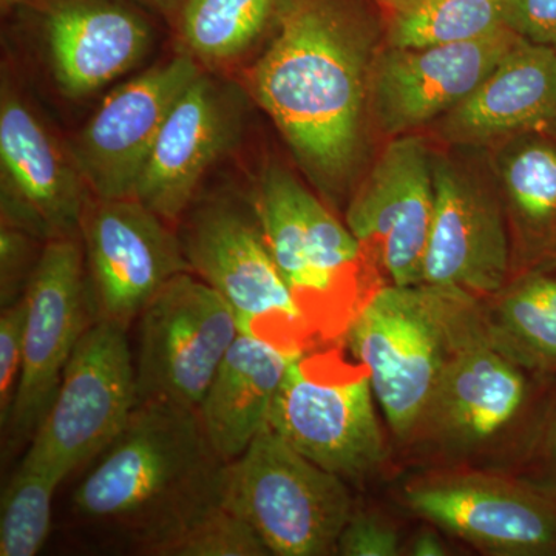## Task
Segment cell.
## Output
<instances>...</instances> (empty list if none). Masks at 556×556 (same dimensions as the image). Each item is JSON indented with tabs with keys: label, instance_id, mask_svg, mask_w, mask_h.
<instances>
[{
	"label": "cell",
	"instance_id": "6da1fadb",
	"mask_svg": "<svg viewBox=\"0 0 556 556\" xmlns=\"http://www.w3.org/2000/svg\"><path fill=\"white\" fill-rule=\"evenodd\" d=\"M274 24L249 89L314 181L338 190L361 142L367 43L339 0H280Z\"/></svg>",
	"mask_w": 556,
	"mask_h": 556
},
{
	"label": "cell",
	"instance_id": "7a4b0ae2",
	"mask_svg": "<svg viewBox=\"0 0 556 556\" xmlns=\"http://www.w3.org/2000/svg\"><path fill=\"white\" fill-rule=\"evenodd\" d=\"M226 463L197 409L142 402L73 493L80 518L129 533L156 555L201 515L222 504Z\"/></svg>",
	"mask_w": 556,
	"mask_h": 556
},
{
	"label": "cell",
	"instance_id": "3957f363",
	"mask_svg": "<svg viewBox=\"0 0 556 556\" xmlns=\"http://www.w3.org/2000/svg\"><path fill=\"white\" fill-rule=\"evenodd\" d=\"M555 378L500 350L486 334L477 300L402 447L431 468L511 473L535 434Z\"/></svg>",
	"mask_w": 556,
	"mask_h": 556
},
{
	"label": "cell",
	"instance_id": "277c9868",
	"mask_svg": "<svg viewBox=\"0 0 556 556\" xmlns=\"http://www.w3.org/2000/svg\"><path fill=\"white\" fill-rule=\"evenodd\" d=\"M478 299L420 283L372 291L343 329L380 413L402 445L419 422L453 343Z\"/></svg>",
	"mask_w": 556,
	"mask_h": 556
},
{
	"label": "cell",
	"instance_id": "5b68a950",
	"mask_svg": "<svg viewBox=\"0 0 556 556\" xmlns=\"http://www.w3.org/2000/svg\"><path fill=\"white\" fill-rule=\"evenodd\" d=\"M222 504L276 556L336 555L354 511L345 479L303 456L269 426L226 464Z\"/></svg>",
	"mask_w": 556,
	"mask_h": 556
},
{
	"label": "cell",
	"instance_id": "8992f818",
	"mask_svg": "<svg viewBox=\"0 0 556 556\" xmlns=\"http://www.w3.org/2000/svg\"><path fill=\"white\" fill-rule=\"evenodd\" d=\"M252 208L278 269L318 334L343 331L361 306L346 281L364 251L346 223L277 166L260 177Z\"/></svg>",
	"mask_w": 556,
	"mask_h": 556
},
{
	"label": "cell",
	"instance_id": "52a82bcc",
	"mask_svg": "<svg viewBox=\"0 0 556 556\" xmlns=\"http://www.w3.org/2000/svg\"><path fill=\"white\" fill-rule=\"evenodd\" d=\"M268 426L303 456L345 481H365L388 460L379 404L361 365L308 351L291 365Z\"/></svg>",
	"mask_w": 556,
	"mask_h": 556
},
{
	"label": "cell",
	"instance_id": "ba28073f",
	"mask_svg": "<svg viewBox=\"0 0 556 556\" xmlns=\"http://www.w3.org/2000/svg\"><path fill=\"white\" fill-rule=\"evenodd\" d=\"M190 270L233 311L240 332L308 350L318 332L270 254L254 208L212 201L179 237Z\"/></svg>",
	"mask_w": 556,
	"mask_h": 556
},
{
	"label": "cell",
	"instance_id": "9c48e42d",
	"mask_svg": "<svg viewBox=\"0 0 556 556\" xmlns=\"http://www.w3.org/2000/svg\"><path fill=\"white\" fill-rule=\"evenodd\" d=\"M137 405V369L127 327L94 318L73 351L56 396L22 459L64 481L112 444Z\"/></svg>",
	"mask_w": 556,
	"mask_h": 556
},
{
	"label": "cell",
	"instance_id": "30bf717a",
	"mask_svg": "<svg viewBox=\"0 0 556 556\" xmlns=\"http://www.w3.org/2000/svg\"><path fill=\"white\" fill-rule=\"evenodd\" d=\"M239 334L233 311L206 281L172 278L138 317V404L199 409Z\"/></svg>",
	"mask_w": 556,
	"mask_h": 556
},
{
	"label": "cell",
	"instance_id": "8fae6325",
	"mask_svg": "<svg viewBox=\"0 0 556 556\" xmlns=\"http://www.w3.org/2000/svg\"><path fill=\"white\" fill-rule=\"evenodd\" d=\"M405 506L493 556H556V501L504 471L431 468L402 489Z\"/></svg>",
	"mask_w": 556,
	"mask_h": 556
},
{
	"label": "cell",
	"instance_id": "7c38bea8",
	"mask_svg": "<svg viewBox=\"0 0 556 556\" xmlns=\"http://www.w3.org/2000/svg\"><path fill=\"white\" fill-rule=\"evenodd\" d=\"M25 300L21 379L5 428L13 447H22L35 437L56 396L73 351L94 320L86 255L78 239L43 243Z\"/></svg>",
	"mask_w": 556,
	"mask_h": 556
},
{
	"label": "cell",
	"instance_id": "4fadbf2b",
	"mask_svg": "<svg viewBox=\"0 0 556 556\" xmlns=\"http://www.w3.org/2000/svg\"><path fill=\"white\" fill-rule=\"evenodd\" d=\"M79 237L94 318L129 328L164 285L192 273L181 239L137 199H89Z\"/></svg>",
	"mask_w": 556,
	"mask_h": 556
},
{
	"label": "cell",
	"instance_id": "5bb4252c",
	"mask_svg": "<svg viewBox=\"0 0 556 556\" xmlns=\"http://www.w3.org/2000/svg\"><path fill=\"white\" fill-rule=\"evenodd\" d=\"M200 73L190 54H178L105 98L70 148L94 199H134L161 127Z\"/></svg>",
	"mask_w": 556,
	"mask_h": 556
},
{
	"label": "cell",
	"instance_id": "9a60e30c",
	"mask_svg": "<svg viewBox=\"0 0 556 556\" xmlns=\"http://www.w3.org/2000/svg\"><path fill=\"white\" fill-rule=\"evenodd\" d=\"M2 223L36 240L78 239L89 189L38 113L3 84L0 100Z\"/></svg>",
	"mask_w": 556,
	"mask_h": 556
},
{
	"label": "cell",
	"instance_id": "2e32d148",
	"mask_svg": "<svg viewBox=\"0 0 556 556\" xmlns=\"http://www.w3.org/2000/svg\"><path fill=\"white\" fill-rule=\"evenodd\" d=\"M434 212L422 283L481 300L514 276L503 200L452 161L433 160Z\"/></svg>",
	"mask_w": 556,
	"mask_h": 556
},
{
	"label": "cell",
	"instance_id": "e0dca14e",
	"mask_svg": "<svg viewBox=\"0 0 556 556\" xmlns=\"http://www.w3.org/2000/svg\"><path fill=\"white\" fill-rule=\"evenodd\" d=\"M434 212L433 160L422 139L391 141L346 208L354 237L375 254L390 283H422Z\"/></svg>",
	"mask_w": 556,
	"mask_h": 556
},
{
	"label": "cell",
	"instance_id": "ac0fdd59",
	"mask_svg": "<svg viewBox=\"0 0 556 556\" xmlns=\"http://www.w3.org/2000/svg\"><path fill=\"white\" fill-rule=\"evenodd\" d=\"M511 28L485 38L426 49L387 50L371 79L372 109L388 135L401 137L447 115L517 43Z\"/></svg>",
	"mask_w": 556,
	"mask_h": 556
},
{
	"label": "cell",
	"instance_id": "d6986e66",
	"mask_svg": "<svg viewBox=\"0 0 556 556\" xmlns=\"http://www.w3.org/2000/svg\"><path fill=\"white\" fill-rule=\"evenodd\" d=\"M241 115L236 93L201 72L161 127L134 199L166 222L181 217L206 172L236 144Z\"/></svg>",
	"mask_w": 556,
	"mask_h": 556
},
{
	"label": "cell",
	"instance_id": "ffe728a7",
	"mask_svg": "<svg viewBox=\"0 0 556 556\" xmlns=\"http://www.w3.org/2000/svg\"><path fill=\"white\" fill-rule=\"evenodd\" d=\"M46 28L54 79L68 98L129 72L152 42L148 21L119 0H56Z\"/></svg>",
	"mask_w": 556,
	"mask_h": 556
},
{
	"label": "cell",
	"instance_id": "44dd1931",
	"mask_svg": "<svg viewBox=\"0 0 556 556\" xmlns=\"http://www.w3.org/2000/svg\"><path fill=\"white\" fill-rule=\"evenodd\" d=\"M556 121V50L521 38L478 89L447 113L442 134L452 142L547 130Z\"/></svg>",
	"mask_w": 556,
	"mask_h": 556
},
{
	"label": "cell",
	"instance_id": "7402d4cb",
	"mask_svg": "<svg viewBox=\"0 0 556 556\" xmlns=\"http://www.w3.org/2000/svg\"><path fill=\"white\" fill-rule=\"evenodd\" d=\"M306 351L244 332L233 340L197 409L208 444L223 463L243 455L268 426L288 369Z\"/></svg>",
	"mask_w": 556,
	"mask_h": 556
},
{
	"label": "cell",
	"instance_id": "603a6c76",
	"mask_svg": "<svg viewBox=\"0 0 556 556\" xmlns=\"http://www.w3.org/2000/svg\"><path fill=\"white\" fill-rule=\"evenodd\" d=\"M544 131L521 135L501 163L514 276L556 269V137Z\"/></svg>",
	"mask_w": 556,
	"mask_h": 556
},
{
	"label": "cell",
	"instance_id": "cb8c5ba5",
	"mask_svg": "<svg viewBox=\"0 0 556 556\" xmlns=\"http://www.w3.org/2000/svg\"><path fill=\"white\" fill-rule=\"evenodd\" d=\"M486 334L518 364L556 376V269L517 274L479 300Z\"/></svg>",
	"mask_w": 556,
	"mask_h": 556
},
{
	"label": "cell",
	"instance_id": "d4e9b609",
	"mask_svg": "<svg viewBox=\"0 0 556 556\" xmlns=\"http://www.w3.org/2000/svg\"><path fill=\"white\" fill-rule=\"evenodd\" d=\"M280 0H186L178 27L188 54L203 64H225L254 46Z\"/></svg>",
	"mask_w": 556,
	"mask_h": 556
},
{
	"label": "cell",
	"instance_id": "484cf974",
	"mask_svg": "<svg viewBox=\"0 0 556 556\" xmlns=\"http://www.w3.org/2000/svg\"><path fill=\"white\" fill-rule=\"evenodd\" d=\"M507 27V0H408L393 10V49H426L485 38Z\"/></svg>",
	"mask_w": 556,
	"mask_h": 556
},
{
	"label": "cell",
	"instance_id": "4316f807",
	"mask_svg": "<svg viewBox=\"0 0 556 556\" xmlns=\"http://www.w3.org/2000/svg\"><path fill=\"white\" fill-rule=\"evenodd\" d=\"M61 482L46 468L21 460L2 493L0 556H35L42 551Z\"/></svg>",
	"mask_w": 556,
	"mask_h": 556
},
{
	"label": "cell",
	"instance_id": "83f0119b",
	"mask_svg": "<svg viewBox=\"0 0 556 556\" xmlns=\"http://www.w3.org/2000/svg\"><path fill=\"white\" fill-rule=\"evenodd\" d=\"M252 526L219 504L190 522L155 556H269Z\"/></svg>",
	"mask_w": 556,
	"mask_h": 556
},
{
	"label": "cell",
	"instance_id": "f1b7e54d",
	"mask_svg": "<svg viewBox=\"0 0 556 556\" xmlns=\"http://www.w3.org/2000/svg\"><path fill=\"white\" fill-rule=\"evenodd\" d=\"M510 475L556 501V378L535 434Z\"/></svg>",
	"mask_w": 556,
	"mask_h": 556
},
{
	"label": "cell",
	"instance_id": "f546056e",
	"mask_svg": "<svg viewBox=\"0 0 556 556\" xmlns=\"http://www.w3.org/2000/svg\"><path fill=\"white\" fill-rule=\"evenodd\" d=\"M27 300L2 308L0 314V426L5 430L20 386Z\"/></svg>",
	"mask_w": 556,
	"mask_h": 556
},
{
	"label": "cell",
	"instance_id": "4dcf8cb0",
	"mask_svg": "<svg viewBox=\"0 0 556 556\" xmlns=\"http://www.w3.org/2000/svg\"><path fill=\"white\" fill-rule=\"evenodd\" d=\"M39 243L30 233L2 223L0 228V303L2 308L20 302L27 292L39 262L35 247Z\"/></svg>",
	"mask_w": 556,
	"mask_h": 556
},
{
	"label": "cell",
	"instance_id": "1f68e13d",
	"mask_svg": "<svg viewBox=\"0 0 556 556\" xmlns=\"http://www.w3.org/2000/svg\"><path fill=\"white\" fill-rule=\"evenodd\" d=\"M404 544L396 527L378 514L353 511L343 527L336 555L397 556L404 554Z\"/></svg>",
	"mask_w": 556,
	"mask_h": 556
},
{
	"label": "cell",
	"instance_id": "d6a6232c",
	"mask_svg": "<svg viewBox=\"0 0 556 556\" xmlns=\"http://www.w3.org/2000/svg\"><path fill=\"white\" fill-rule=\"evenodd\" d=\"M507 27L556 50V0H507Z\"/></svg>",
	"mask_w": 556,
	"mask_h": 556
},
{
	"label": "cell",
	"instance_id": "836d02e7",
	"mask_svg": "<svg viewBox=\"0 0 556 556\" xmlns=\"http://www.w3.org/2000/svg\"><path fill=\"white\" fill-rule=\"evenodd\" d=\"M404 554L415 556H445L448 555V547L442 540L441 533L434 529H424L409 541Z\"/></svg>",
	"mask_w": 556,
	"mask_h": 556
},
{
	"label": "cell",
	"instance_id": "e575fe53",
	"mask_svg": "<svg viewBox=\"0 0 556 556\" xmlns=\"http://www.w3.org/2000/svg\"><path fill=\"white\" fill-rule=\"evenodd\" d=\"M149 2L159 7V9L164 11V13L177 14L186 0H149Z\"/></svg>",
	"mask_w": 556,
	"mask_h": 556
},
{
	"label": "cell",
	"instance_id": "d590c367",
	"mask_svg": "<svg viewBox=\"0 0 556 556\" xmlns=\"http://www.w3.org/2000/svg\"><path fill=\"white\" fill-rule=\"evenodd\" d=\"M379 2L386 3L391 10H396L399 7L404 5L408 0H379Z\"/></svg>",
	"mask_w": 556,
	"mask_h": 556
},
{
	"label": "cell",
	"instance_id": "8d00e7d4",
	"mask_svg": "<svg viewBox=\"0 0 556 556\" xmlns=\"http://www.w3.org/2000/svg\"><path fill=\"white\" fill-rule=\"evenodd\" d=\"M25 2V0H2L3 9H11V7L20 5V3Z\"/></svg>",
	"mask_w": 556,
	"mask_h": 556
},
{
	"label": "cell",
	"instance_id": "74e56055",
	"mask_svg": "<svg viewBox=\"0 0 556 556\" xmlns=\"http://www.w3.org/2000/svg\"><path fill=\"white\" fill-rule=\"evenodd\" d=\"M547 130H548V131H551V134H554V135H555V137H556V121H555V123H554V124H552V126H551V127H548V129H547Z\"/></svg>",
	"mask_w": 556,
	"mask_h": 556
}]
</instances>
